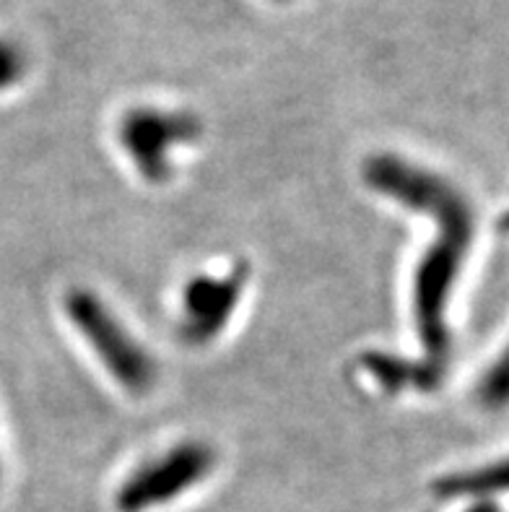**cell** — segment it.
I'll return each instance as SVG.
<instances>
[{
    "instance_id": "cell-7",
    "label": "cell",
    "mask_w": 509,
    "mask_h": 512,
    "mask_svg": "<svg viewBox=\"0 0 509 512\" xmlns=\"http://www.w3.org/2000/svg\"><path fill=\"white\" fill-rule=\"evenodd\" d=\"M437 492L445 497H460V494H489V492H509V461L497 466L481 468L473 474L445 476L437 484Z\"/></svg>"
},
{
    "instance_id": "cell-6",
    "label": "cell",
    "mask_w": 509,
    "mask_h": 512,
    "mask_svg": "<svg viewBox=\"0 0 509 512\" xmlns=\"http://www.w3.org/2000/svg\"><path fill=\"white\" fill-rule=\"evenodd\" d=\"M361 367H364L387 393H395V390L403 388H416V385H419V388H432V385L437 383V380L421 367V362H406V359H398L393 357V354H385V351H369V354H364V357H361Z\"/></svg>"
},
{
    "instance_id": "cell-8",
    "label": "cell",
    "mask_w": 509,
    "mask_h": 512,
    "mask_svg": "<svg viewBox=\"0 0 509 512\" xmlns=\"http://www.w3.org/2000/svg\"><path fill=\"white\" fill-rule=\"evenodd\" d=\"M478 396L489 409H502L509 403V349L484 375V380L478 385Z\"/></svg>"
},
{
    "instance_id": "cell-5",
    "label": "cell",
    "mask_w": 509,
    "mask_h": 512,
    "mask_svg": "<svg viewBox=\"0 0 509 512\" xmlns=\"http://www.w3.org/2000/svg\"><path fill=\"white\" fill-rule=\"evenodd\" d=\"M250 268L237 263L224 276H195L182 292L180 336L190 346H206L208 341L224 333L245 294Z\"/></svg>"
},
{
    "instance_id": "cell-1",
    "label": "cell",
    "mask_w": 509,
    "mask_h": 512,
    "mask_svg": "<svg viewBox=\"0 0 509 512\" xmlns=\"http://www.w3.org/2000/svg\"><path fill=\"white\" fill-rule=\"evenodd\" d=\"M364 182L377 193L390 195L393 201L437 221V242L424 253L413 279V312L424 344L421 367L439 380L450 351V333L445 323L447 302L473 237L471 208L450 182L429 169L403 162L395 154H377L367 159Z\"/></svg>"
},
{
    "instance_id": "cell-9",
    "label": "cell",
    "mask_w": 509,
    "mask_h": 512,
    "mask_svg": "<svg viewBox=\"0 0 509 512\" xmlns=\"http://www.w3.org/2000/svg\"><path fill=\"white\" fill-rule=\"evenodd\" d=\"M26 73V55L24 47L13 39L0 37V91L11 89L24 78Z\"/></svg>"
},
{
    "instance_id": "cell-3",
    "label": "cell",
    "mask_w": 509,
    "mask_h": 512,
    "mask_svg": "<svg viewBox=\"0 0 509 512\" xmlns=\"http://www.w3.org/2000/svg\"><path fill=\"white\" fill-rule=\"evenodd\" d=\"M213 466L216 453L208 442L185 440L154 461L138 466L125 479L115 502L120 512H146L156 505H167L206 479Z\"/></svg>"
},
{
    "instance_id": "cell-4",
    "label": "cell",
    "mask_w": 509,
    "mask_h": 512,
    "mask_svg": "<svg viewBox=\"0 0 509 512\" xmlns=\"http://www.w3.org/2000/svg\"><path fill=\"white\" fill-rule=\"evenodd\" d=\"M198 117L193 112L136 107L120 120L117 138L141 177L151 185H162L172 175V149L200 136Z\"/></svg>"
},
{
    "instance_id": "cell-2",
    "label": "cell",
    "mask_w": 509,
    "mask_h": 512,
    "mask_svg": "<svg viewBox=\"0 0 509 512\" xmlns=\"http://www.w3.org/2000/svg\"><path fill=\"white\" fill-rule=\"evenodd\" d=\"M65 312L73 328L97 351L117 383L133 396L149 393L156 383V364L151 354L123 328V323L107 310L102 299L89 289H71L65 294Z\"/></svg>"
},
{
    "instance_id": "cell-10",
    "label": "cell",
    "mask_w": 509,
    "mask_h": 512,
    "mask_svg": "<svg viewBox=\"0 0 509 512\" xmlns=\"http://www.w3.org/2000/svg\"><path fill=\"white\" fill-rule=\"evenodd\" d=\"M471 512H497V510H494V507H489V505H481V507H476V510H471Z\"/></svg>"
}]
</instances>
